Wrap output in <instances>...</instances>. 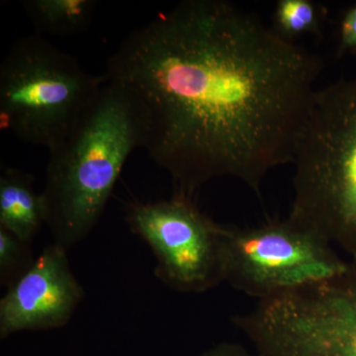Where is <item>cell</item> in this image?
I'll use <instances>...</instances> for the list:
<instances>
[{"mask_svg":"<svg viewBox=\"0 0 356 356\" xmlns=\"http://www.w3.org/2000/svg\"><path fill=\"white\" fill-rule=\"evenodd\" d=\"M322 60L225 0H184L122 41L104 76L147 117L144 149L175 195L233 177L259 193L294 161Z\"/></svg>","mask_w":356,"mask_h":356,"instance_id":"6da1fadb","label":"cell"},{"mask_svg":"<svg viewBox=\"0 0 356 356\" xmlns=\"http://www.w3.org/2000/svg\"><path fill=\"white\" fill-rule=\"evenodd\" d=\"M147 124L135 95L106 79L72 132L50 152L41 195L53 243L69 252L90 235L126 161L144 149Z\"/></svg>","mask_w":356,"mask_h":356,"instance_id":"7a4b0ae2","label":"cell"},{"mask_svg":"<svg viewBox=\"0 0 356 356\" xmlns=\"http://www.w3.org/2000/svg\"><path fill=\"white\" fill-rule=\"evenodd\" d=\"M289 216L356 264V77L317 89L295 149Z\"/></svg>","mask_w":356,"mask_h":356,"instance_id":"3957f363","label":"cell"},{"mask_svg":"<svg viewBox=\"0 0 356 356\" xmlns=\"http://www.w3.org/2000/svg\"><path fill=\"white\" fill-rule=\"evenodd\" d=\"M105 81L104 74H88L76 58L43 37H21L0 65V128L50 153L72 132Z\"/></svg>","mask_w":356,"mask_h":356,"instance_id":"277c9868","label":"cell"},{"mask_svg":"<svg viewBox=\"0 0 356 356\" xmlns=\"http://www.w3.org/2000/svg\"><path fill=\"white\" fill-rule=\"evenodd\" d=\"M222 280L259 301L356 274L320 234L288 217L248 228L225 225Z\"/></svg>","mask_w":356,"mask_h":356,"instance_id":"5b68a950","label":"cell"},{"mask_svg":"<svg viewBox=\"0 0 356 356\" xmlns=\"http://www.w3.org/2000/svg\"><path fill=\"white\" fill-rule=\"evenodd\" d=\"M250 339L259 356H356V274L264 300Z\"/></svg>","mask_w":356,"mask_h":356,"instance_id":"8992f818","label":"cell"},{"mask_svg":"<svg viewBox=\"0 0 356 356\" xmlns=\"http://www.w3.org/2000/svg\"><path fill=\"white\" fill-rule=\"evenodd\" d=\"M126 221L151 248L156 277L178 292L202 293L222 280L221 247L225 225L199 209L195 199L129 204Z\"/></svg>","mask_w":356,"mask_h":356,"instance_id":"52a82bcc","label":"cell"},{"mask_svg":"<svg viewBox=\"0 0 356 356\" xmlns=\"http://www.w3.org/2000/svg\"><path fill=\"white\" fill-rule=\"evenodd\" d=\"M83 298L67 250L51 243L0 300V339L65 327Z\"/></svg>","mask_w":356,"mask_h":356,"instance_id":"ba28073f","label":"cell"},{"mask_svg":"<svg viewBox=\"0 0 356 356\" xmlns=\"http://www.w3.org/2000/svg\"><path fill=\"white\" fill-rule=\"evenodd\" d=\"M43 224V199L35 191L34 177L16 168H4L0 175V228L30 243Z\"/></svg>","mask_w":356,"mask_h":356,"instance_id":"9c48e42d","label":"cell"},{"mask_svg":"<svg viewBox=\"0 0 356 356\" xmlns=\"http://www.w3.org/2000/svg\"><path fill=\"white\" fill-rule=\"evenodd\" d=\"M26 14L40 33L70 36L86 31L97 2L95 0H24Z\"/></svg>","mask_w":356,"mask_h":356,"instance_id":"30bf717a","label":"cell"},{"mask_svg":"<svg viewBox=\"0 0 356 356\" xmlns=\"http://www.w3.org/2000/svg\"><path fill=\"white\" fill-rule=\"evenodd\" d=\"M325 11L311 0H280L274 10L273 27L283 39L293 42L321 31Z\"/></svg>","mask_w":356,"mask_h":356,"instance_id":"8fae6325","label":"cell"},{"mask_svg":"<svg viewBox=\"0 0 356 356\" xmlns=\"http://www.w3.org/2000/svg\"><path fill=\"white\" fill-rule=\"evenodd\" d=\"M29 243L0 228V284L8 289L34 264Z\"/></svg>","mask_w":356,"mask_h":356,"instance_id":"7c38bea8","label":"cell"},{"mask_svg":"<svg viewBox=\"0 0 356 356\" xmlns=\"http://www.w3.org/2000/svg\"><path fill=\"white\" fill-rule=\"evenodd\" d=\"M337 54L339 57L356 54V3L350 6L341 17Z\"/></svg>","mask_w":356,"mask_h":356,"instance_id":"4fadbf2b","label":"cell"},{"mask_svg":"<svg viewBox=\"0 0 356 356\" xmlns=\"http://www.w3.org/2000/svg\"><path fill=\"white\" fill-rule=\"evenodd\" d=\"M196 356H259L238 343H222Z\"/></svg>","mask_w":356,"mask_h":356,"instance_id":"5bb4252c","label":"cell"}]
</instances>
